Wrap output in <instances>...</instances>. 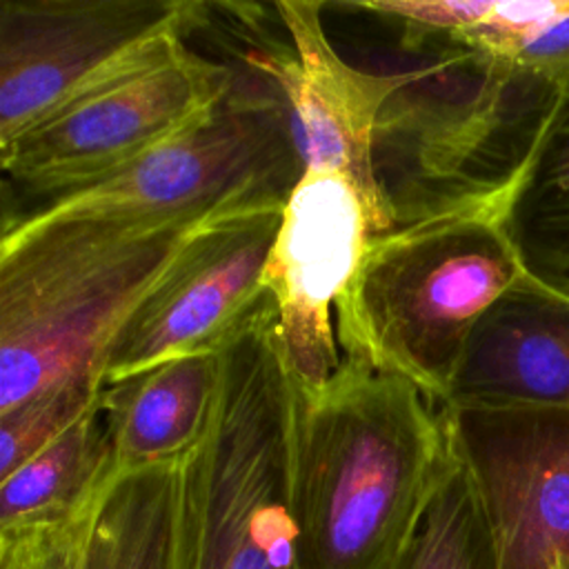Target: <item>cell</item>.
Masks as SVG:
<instances>
[{"label":"cell","instance_id":"obj_1","mask_svg":"<svg viewBox=\"0 0 569 569\" xmlns=\"http://www.w3.org/2000/svg\"><path fill=\"white\" fill-rule=\"evenodd\" d=\"M456 458L442 407L413 382L342 360L300 391L296 509L309 569H393Z\"/></svg>","mask_w":569,"mask_h":569},{"label":"cell","instance_id":"obj_2","mask_svg":"<svg viewBox=\"0 0 569 569\" xmlns=\"http://www.w3.org/2000/svg\"><path fill=\"white\" fill-rule=\"evenodd\" d=\"M209 218H69L2 231L0 413L67 380H104L118 331Z\"/></svg>","mask_w":569,"mask_h":569},{"label":"cell","instance_id":"obj_3","mask_svg":"<svg viewBox=\"0 0 569 569\" xmlns=\"http://www.w3.org/2000/svg\"><path fill=\"white\" fill-rule=\"evenodd\" d=\"M502 209L453 204L376 233L336 313L342 360L396 373L445 407L476 325L525 278Z\"/></svg>","mask_w":569,"mask_h":569},{"label":"cell","instance_id":"obj_4","mask_svg":"<svg viewBox=\"0 0 569 569\" xmlns=\"http://www.w3.org/2000/svg\"><path fill=\"white\" fill-rule=\"evenodd\" d=\"M298 411L267 298L220 349L209 427L182 460V569H309L296 509Z\"/></svg>","mask_w":569,"mask_h":569},{"label":"cell","instance_id":"obj_5","mask_svg":"<svg viewBox=\"0 0 569 569\" xmlns=\"http://www.w3.org/2000/svg\"><path fill=\"white\" fill-rule=\"evenodd\" d=\"M300 176L282 102L256 76L236 73L222 102L189 131L109 178L4 216L2 231L69 218H207L287 200Z\"/></svg>","mask_w":569,"mask_h":569},{"label":"cell","instance_id":"obj_6","mask_svg":"<svg viewBox=\"0 0 569 569\" xmlns=\"http://www.w3.org/2000/svg\"><path fill=\"white\" fill-rule=\"evenodd\" d=\"M233 82L229 64L182 42L0 144L4 182L33 204L89 187L204 120Z\"/></svg>","mask_w":569,"mask_h":569},{"label":"cell","instance_id":"obj_7","mask_svg":"<svg viewBox=\"0 0 569 569\" xmlns=\"http://www.w3.org/2000/svg\"><path fill=\"white\" fill-rule=\"evenodd\" d=\"M207 9L187 0H2L0 144L169 56Z\"/></svg>","mask_w":569,"mask_h":569},{"label":"cell","instance_id":"obj_8","mask_svg":"<svg viewBox=\"0 0 569 569\" xmlns=\"http://www.w3.org/2000/svg\"><path fill=\"white\" fill-rule=\"evenodd\" d=\"M287 200H260L211 216L118 331L107 385L164 360L218 353L260 311L262 271Z\"/></svg>","mask_w":569,"mask_h":569},{"label":"cell","instance_id":"obj_9","mask_svg":"<svg viewBox=\"0 0 569 569\" xmlns=\"http://www.w3.org/2000/svg\"><path fill=\"white\" fill-rule=\"evenodd\" d=\"M276 11L289 44L249 56V73L282 102L302 171L345 173L380 233L391 229L396 213L378 173V133L391 98L420 80L427 67L405 73L360 71L331 47L320 2L284 0Z\"/></svg>","mask_w":569,"mask_h":569},{"label":"cell","instance_id":"obj_10","mask_svg":"<svg viewBox=\"0 0 569 569\" xmlns=\"http://www.w3.org/2000/svg\"><path fill=\"white\" fill-rule=\"evenodd\" d=\"M376 233L362 193L345 173L302 171L284 202L262 287L276 305L284 365L305 396H316L342 367L333 311Z\"/></svg>","mask_w":569,"mask_h":569},{"label":"cell","instance_id":"obj_11","mask_svg":"<svg viewBox=\"0 0 569 569\" xmlns=\"http://www.w3.org/2000/svg\"><path fill=\"white\" fill-rule=\"evenodd\" d=\"M502 569H569V411L442 407Z\"/></svg>","mask_w":569,"mask_h":569},{"label":"cell","instance_id":"obj_12","mask_svg":"<svg viewBox=\"0 0 569 569\" xmlns=\"http://www.w3.org/2000/svg\"><path fill=\"white\" fill-rule=\"evenodd\" d=\"M445 407L569 411V300L527 276L476 325Z\"/></svg>","mask_w":569,"mask_h":569},{"label":"cell","instance_id":"obj_13","mask_svg":"<svg viewBox=\"0 0 569 569\" xmlns=\"http://www.w3.org/2000/svg\"><path fill=\"white\" fill-rule=\"evenodd\" d=\"M220 385V351L164 360L102 396L116 471H136L189 456L202 440Z\"/></svg>","mask_w":569,"mask_h":569},{"label":"cell","instance_id":"obj_14","mask_svg":"<svg viewBox=\"0 0 569 569\" xmlns=\"http://www.w3.org/2000/svg\"><path fill=\"white\" fill-rule=\"evenodd\" d=\"M182 460L113 473L87 522L78 569H182Z\"/></svg>","mask_w":569,"mask_h":569},{"label":"cell","instance_id":"obj_15","mask_svg":"<svg viewBox=\"0 0 569 569\" xmlns=\"http://www.w3.org/2000/svg\"><path fill=\"white\" fill-rule=\"evenodd\" d=\"M502 229L525 276L569 300V80L505 202Z\"/></svg>","mask_w":569,"mask_h":569},{"label":"cell","instance_id":"obj_16","mask_svg":"<svg viewBox=\"0 0 569 569\" xmlns=\"http://www.w3.org/2000/svg\"><path fill=\"white\" fill-rule=\"evenodd\" d=\"M113 473V447L100 402L69 431L0 478V531L73 516Z\"/></svg>","mask_w":569,"mask_h":569},{"label":"cell","instance_id":"obj_17","mask_svg":"<svg viewBox=\"0 0 569 569\" xmlns=\"http://www.w3.org/2000/svg\"><path fill=\"white\" fill-rule=\"evenodd\" d=\"M393 569H502L485 502L458 449Z\"/></svg>","mask_w":569,"mask_h":569},{"label":"cell","instance_id":"obj_18","mask_svg":"<svg viewBox=\"0 0 569 569\" xmlns=\"http://www.w3.org/2000/svg\"><path fill=\"white\" fill-rule=\"evenodd\" d=\"M451 40L558 87L569 80V0H485Z\"/></svg>","mask_w":569,"mask_h":569},{"label":"cell","instance_id":"obj_19","mask_svg":"<svg viewBox=\"0 0 569 569\" xmlns=\"http://www.w3.org/2000/svg\"><path fill=\"white\" fill-rule=\"evenodd\" d=\"M102 378H76L22 400L0 413V478L9 476L40 449L51 445L104 396Z\"/></svg>","mask_w":569,"mask_h":569},{"label":"cell","instance_id":"obj_20","mask_svg":"<svg viewBox=\"0 0 569 569\" xmlns=\"http://www.w3.org/2000/svg\"><path fill=\"white\" fill-rule=\"evenodd\" d=\"M100 493L64 520L0 531V569H78L82 536Z\"/></svg>","mask_w":569,"mask_h":569}]
</instances>
